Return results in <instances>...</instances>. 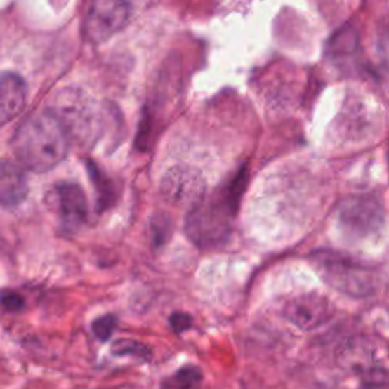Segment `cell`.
<instances>
[{"instance_id":"12","label":"cell","mask_w":389,"mask_h":389,"mask_svg":"<svg viewBox=\"0 0 389 389\" xmlns=\"http://www.w3.org/2000/svg\"><path fill=\"white\" fill-rule=\"evenodd\" d=\"M87 166H88L90 178H91V181H93V186L98 193V206L100 210H104V209L110 207L116 198V192L113 189V184H111L110 178L98 168L95 163L87 161Z\"/></svg>"},{"instance_id":"15","label":"cell","mask_w":389,"mask_h":389,"mask_svg":"<svg viewBox=\"0 0 389 389\" xmlns=\"http://www.w3.org/2000/svg\"><path fill=\"white\" fill-rule=\"evenodd\" d=\"M365 389H383L389 386V373L382 367H368L360 373Z\"/></svg>"},{"instance_id":"18","label":"cell","mask_w":389,"mask_h":389,"mask_svg":"<svg viewBox=\"0 0 389 389\" xmlns=\"http://www.w3.org/2000/svg\"><path fill=\"white\" fill-rule=\"evenodd\" d=\"M169 324L175 333H183L192 329L193 326V318L189 313L183 312H173L169 318Z\"/></svg>"},{"instance_id":"2","label":"cell","mask_w":389,"mask_h":389,"mask_svg":"<svg viewBox=\"0 0 389 389\" xmlns=\"http://www.w3.org/2000/svg\"><path fill=\"white\" fill-rule=\"evenodd\" d=\"M245 183L246 169H240L227 187L209 198L206 197L189 210L186 235L194 245L199 248H215L227 242Z\"/></svg>"},{"instance_id":"20","label":"cell","mask_w":389,"mask_h":389,"mask_svg":"<svg viewBox=\"0 0 389 389\" xmlns=\"http://www.w3.org/2000/svg\"><path fill=\"white\" fill-rule=\"evenodd\" d=\"M111 389H134V388H133V386H128V385H126V386H117V388H111Z\"/></svg>"},{"instance_id":"21","label":"cell","mask_w":389,"mask_h":389,"mask_svg":"<svg viewBox=\"0 0 389 389\" xmlns=\"http://www.w3.org/2000/svg\"><path fill=\"white\" fill-rule=\"evenodd\" d=\"M163 389H177V388H175V386H172V385H171V383H166V385H164V388H163Z\"/></svg>"},{"instance_id":"8","label":"cell","mask_w":389,"mask_h":389,"mask_svg":"<svg viewBox=\"0 0 389 389\" xmlns=\"http://www.w3.org/2000/svg\"><path fill=\"white\" fill-rule=\"evenodd\" d=\"M339 219L348 233L365 237L382 227L383 210L371 197H351L342 202Z\"/></svg>"},{"instance_id":"5","label":"cell","mask_w":389,"mask_h":389,"mask_svg":"<svg viewBox=\"0 0 389 389\" xmlns=\"http://www.w3.org/2000/svg\"><path fill=\"white\" fill-rule=\"evenodd\" d=\"M131 17V5L117 0H96L84 18V35L90 43H104L122 31Z\"/></svg>"},{"instance_id":"11","label":"cell","mask_w":389,"mask_h":389,"mask_svg":"<svg viewBox=\"0 0 389 389\" xmlns=\"http://www.w3.org/2000/svg\"><path fill=\"white\" fill-rule=\"evenodd\" d=\"M27 197L26 175L17 164L4 160L0 168V202L4 209H15Z\"/></svg>"},{"instance_id":"1","label":"cell","mask_w":389,"mask_h":389,"mask_svg":"<svg viewBox=\"0 0 389 389\" xmlns=\"http://www.w3.org/2000/svg\"><path fill=\"white\" fill-rule=\"evenodd\" d=\"M70 138L49 110H41L18 126L13 150L18 163L32 172H48L64 161Z\"/></svg>"},{"instance_id":"17","label":"cell","mask_w":389,"mask_h":389,"mask_svg":"<svg viewBox=\"0 0 389 389\" xmlns=\"http://www.w3.org/2000/svg\"><path fill=\"white\" fill-rule=\"evenodd\" d=\"M116 327H117V318L114 315H104V317H99L98 319L93 321V324H91V330H93L95 336L102 342H105L111 338Z\"/></svg>"},{"instance_id":"14","label":"cell","mask_w":389,"mask_h":389,"mask_svg":"<svg viewBox=\"0 0 389 389\" xmlns=\"http://www.w3.org/2000/svg\"><path fill=\"white\" fill-rule=\"evenodd\" d=\"M201 382H202L201 369L193 365H187L180 368L169 383L177 389H199Z\"/></svg>"},{"instance_id":"13","label":"cell","mask_w":389,"mask_h":389,"mask_svg":"<svg viewBox=\"0 0 389 389\" xmlns=\"http://www.w3.org/2000/svg\"><path fill=\"white\" fill-rule=\"evenodd\" d=\"M111 353L114 356H136L143 360L151 359V351L142 342L133 339H119L111 345Z\"/></svg>"},{"instance_id":"16","label":"cell","mask_w":389,"mask_h":389,"mask_svg":"<svg viewBox=\"0 0 389 389\" xmlns=\"http://www.w3.org/2000/svg\"><path fill=\"white\" fill-rule=\"evenodd\" d=\"M172 233L169 216L164 213H159L151 219V240L155 246L163 245Z\"/></svg>"},{"instance_id":"9","label":"cell","mask_w":389,"mask_h":389,"mask_svg":"<svg viewBox=\"0 0 389 389\" xmlns=\"http://www.w3.org/2000/svg\"><path fill=\"white\" fill-rule=\"evenodd\" d=\"M335 313L326 296L304 294L289 300L283 308V317L300 330L310 331L329 322Z\"/></svg>"},{"instance_id":"6","label":"cell","mask_w":389,"mask_h":389,"mask_svg":"<svg viewBox=\"0 0 389 389\" xmlns=\"http://www.w3.org/2000/svg\"><path fill=\"white\" fill-rule=\"evenodd\" d=\"M318 270L333 288L350 295H365L373 289V275L365 268L341 256H318Z\"/></svg>"},{"instance_id":"19","label":"cell","mask_w":389,"mask_h":389,"mask_svg":"<svg viewBox=\"0 0 389 389\" xmlns=\"http://www.w3.org/2000/svg\"><path fill=\"white\" fill-rule=\"evenodd\" d=\"M2 305L6 312H20L25 308V300L22 295L11 291L2 292Z\"/></svg>"},{"instance_id":"7","label":"cell","mask_w":389,"mask_h":389,"mask_svg":"<svg viewBox=\"0 0 389 389\" xmlns=\"http://www.w3.org/2000/svg\"><path fill=\"white\" fill-rule=\"evenodd\" d=\"M49 206L57 213L62 230L77 231L87 222L88 204L78 183L60 181L48 192Z\"/></svg>"},{"instance_id":"10","label":"cell","mask_w":389,"mask_h":389,"mask_svg":"<svg viewBox=\"0 0 389 389\" xmlns=\"http://www.w3.org/2000/svg\"><path fill=\"white\" fill-rule=\"evenodd\" d=\"M27 100V86L15 72L5 70L0 78V122L6 125L9 120L22 113Z\"/></svg>"},{"instance_id":"4","label":"cell","mask_w":389,"mask_h":389,"mask_svg":"<svg viewBox=\"0 0 389 389\" xmlns=\"http://www.w3.org/2000/svg\"><path fill=\"white\" fill-rule=\"evenodd\" d=\"M207 183L199 169L189 164H177L163 175L160 194L175 207H192L207 197Z\"/></svg>"},{"instance_id":"3","label":"cell","mask_w":389,"mask_h":389,"mask_svg":"<svg viewBox=\"0 0 389 389\" xmlns=\"http://www.w3.org/2000/svg\"><path fill=\"white\" fill-rule=\"evenodd\" d=\"M48 110L58 119L70 143L91 146L104 128V117L98 102L87 91L75 86L57 91L52 96Z\"/></svg>"}]
</instances>
